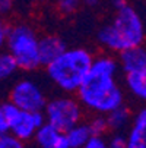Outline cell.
Segmentation results:
<instances>
[{
	"instance_id": "5",
	"label": "cell",
	"mask_w": 146,
	"mask_h": 148,
	"mask_svg": "<svg viewBox=\"0 0 146 148\" xmlns=\"http://www.w3.org/2000/svg\"><path fill=\"white\" fill-rule=\"evenodd\" d=\"M43 114L47 123L65 132L82 120L83 107L72 94H65L47 100Z\"/></svg>"
},
{
	"instance_id": "19",
	"label": "cell",
	"mask_w": 146,
	"mask_h": 148,
	"mask_svg": "<svg viewBox=\"0 0 146 148\" xmlns=\"http://www.w3.org/2000/svg\"><path fill=\"white\" fill-rule=\"evenodd\" d=\"M0 148H28V147L25 141H20L12 134H2L0 135Z\"/></svg>"
},
{
	"instance_id": "17",
	"label": "cell",
	"mask_w": 146,
	"mask_h": 148,
	"mask_svg": "<svg viewBox=\"0 0 146 148\" xmlns=\"http://www.w3.org/2000/svg\"><path fill=\"white\" fill-rule=\"evenodd\" d=\"M86 123L89 126L92 135H105L108 132V125H107L105 114H94V117L91 120H88Z\"/></svg>"
},
{
	"instance_id": "9",
	"label": "cell",
	"mask_w": 146,
	"mask_h": 148,
	"mask_svg": "<svg viewBox=\"0 0 146 148\" xmlns=\"http://www.w3.org/2000/svg\"><path fill=\"white\" fill-rule=\"evenodd\" d=\"M118 66L123 73L132 71H146V50L143 46L129 47L120 51L118 54Z\"/></svg>"
},
{
	"instance_id": "21",
	"label": "cell",
	"mask_w": 146,
	"mask_h": 148,
	"mask_svg": "<svg viewBox=\"0 0 146 148\" xmlns=\"http://www.w3.org/2000/svg\"><path fill=\"white\" fill-rule=\"evenodd\" d=\"M82 148H108L104 135H92Z\"/></svg>"
},
{
	"instance_id": "20",
	"label": "cell",
	"mask_w": 146,
	"mask_h": 148,
	"mask_svg": "<svg viewBox=\"0 0 146 148\" xmlns=\"http://www.w3.org/2000/svg\"><path fill=\"white\" fill-rule=\"evenodd\" d=\"M108 148H126V134L124 132H113L110 138H105Z\"/></svg>"
},
{
	"instance_id": "4",
	"label": "cell",
	"mask_w": 146,
	"mask_h": 148,
	"mask_svg": "<svg viewBox=\"0 0 146 148\" xmlns=\"http://www.w3.org/2000/svg\"><path fill=\"white\" fill-rule=\"evenodd\" d=\"M38 32L26 22H16L9 25L5 47L16 60L19 69L32 72L41 68L38 57Z\"/></svg>"
},
{
	"instance_id": "8",
	"label": "cell",
	"mask_w": 146,
	"mask_h": 148,
	"mask_svg": "<svg viewBox=\"0 0 146 148\" xmlns=\"http://www.w3.org/2000/svg\"><path fill=\"white\" fill-rule=\"evenodd\" d=\"M34 141L38 148H69L67 141L65 138V132L54 128L47 122H44L38 128Z\"/></svg>"
},
{
	"instance_id": "11",
	"label": "cell",
	"mask_w": 146,
	"mask_h": 148,
	"mask_svg": "<svg viewBox=\"0 0 146 148\" xmlns=\"http://www.w3.org/2000/svg\"><path fill=\"white\" fill-rule=\"evenodd\" d=\"M66 43L63 38H60L58 35H43L38 40V57L41 66H47L50 62H53L61 51L66 49Z\"/></svg>"
},
{
	"instance_id": "22",
	"label": "cell",
	"mask_w": 146,
	"mask_h": 148,
	"mask_svg": "<svg viewBox=\"0 0 146 148\" xmlns=\"http://www.w3.org/2000/svg\"><path fill=\"white\" fill-rule=\"evenodd\" d=\"M16 8V0H0V15L7 16L10 15Z\"/></svg>"
},
{
	"instance_id": "18",
	"label": "cell",
	"mask_w": 146,
	"mask_h": 148,
	"mask_svg": "<svg viewBox=\"0 0 146 148\" xmlns=\"http://www.w3.org/2000/svg\"><path fill=\"white\" fill-rule=\"evenodd\" d=\"M80 0H56V8L57 10L65 15V16H70L73 13H76L80 9Z\"/></svg>"
},
{
	"instance_id": "24",
	"label": "cell",
	"mask_w": 146,
	"mask_h": 148,
	"mask_svg": "<svg viewBox=\"0 0 146 148\" xmlns=\"http://www.w3.org/2000/svg\"><path fill=\"white\" fill-rule=\"evenodd\" d=\"M101 0H80V5L85 8H96Z\"/></svg>"
},
{
	"instance_id": "14",
	"label": "cell",
	"mask_w": 146,
	"mask_h": 148,
	"mask_svg": "<svg viewBox=\"0 0 146 148\" xmlns=\"http://www.w3.org/2000/svg\"><path fill=\"white\" fill-rule=\"evenodd\" d=\"M91 136H92V132L89 129L88 123L82 120L73 125L67 131H65V138L67 141L69 148H82Z\"/></svg>"
},
{
	"instance_id": "23",
	"label": "cell",
	"mask_w": 146,
	"mask_h": 148,
	"mask_svg": "<svg viewBox=\"0 0 146 148\" xmlns=\"http://www.w3.org/2000/svg\"><path fill=\"white\" fill-rule=\"evenodd\" d=\"M7 22H6V19L5 16L0 15V50H3L5 49V44H6V35H7Z\"/></svg>"
},
{
	"instance_id": "12",
	"label": "cell",
	"mask_w": 146,
	"mask_h": 148,
	"mask_svg": "<svg viewBox=\"0 0 146 148\" xmlns=\"http://www.w3.org/2000/svg\"><path fill=\"white\" fill-rule=\"evenodd\" d=\"M132 112L127 106H118L114 110H111L110 113L105 114V119H107V125H108V131L111 132H124L129 125L132 122Z\"/></svg>"
},
{
	"instance_id": "6",
	"label": "cell",
	"mask_w": 146,
	"mask_h": 148,
	"mask_svg": "<svg viewBox=\"0 0 146 148\" xmlns=\"http://www.w3.org/2000/svg\"><path fill=\"white\" fill-rule=\"evenodd\" d=\"M9 101L18 109L26 112H43L47 97L41 85L29 78H22L13 84L9 92Z\"/></svg>"
},
{
	"instance_id": "3",
	"label": "cell",
	"mask_w": 146,
	"mask_h": 148,
	"mask_svg": "<svg viewBox=\"0 0 146 148\" xmlns=\"http://www.w3.org/2000/svg\"><path fill=\"white\" fill-rule=\"evenodd\" d=\"M94 53L85 47H66L45 68L48 79L65 94H75L89 72Z\"/></svg>"
},
{
	"instance_id": "16",
	"label": "cell",
	"mask_w": 146,
	"mask_h": 148,
	"mask_svg": "<svg viewBox=\"0 0 146 148\" xmlns=\"http://www.w3.org/2000/svg\"><path fill=\"white\" fill-rule=\"evenodd\" d=\"M15 109H16V106L12 104L10 101H6V103L0 104V135L9 134L10 120H12Z\"/></svg>"
},
{
	"instance_id": "13",
	"label": "cell",
	"mask_w": 146,
	"mask_h": 148,
	"mask_svg": "<svg viewBox=\"0 0 146 148\" xmlns=\"http://www.w3.org/2000/svg\"><path fill=\"white\" fill-rule=\"evenodd\" d=\"M124 85L139 101L146 98V71H132L124 73Z\"/></svg>"
},
{
	"instance_id": "25",
	"label": "cell",
	"mask_w": 146,
	"mask_h": 148,
	"mask_svg": "<svg viewBox=\"0 0 146 148\" xmlns=\"http://www.w3.org/2000/svg\"><path fill=\"white\" fill-rule=\"evenodd\" d=\"M32 3H41V2H44V0H31Z\"/></svg>"
},
{
	"instance_id": "10",
	"label": "cell",
	"mask_w": 146,
	"mask_h": 148,
	"mask_svg": "<svg viewBox=\"0 0 146 148\" xmlns=\"http://www.w3.org/2000/svg\"><path fill=\"white\" fill-rule=\"evenodd\" d=\"M126 134V148H146V110L140 109L129 125Z\"/></svg>"
},
{
	"instance_id": "1",
	"label": "cell",
	"mask_w": 146,
	"mask_h": 148,
	"mask_svg": "<svg viewBox=\"0 0 146 148\" xmlns=\"http://www.w3.org/2000/svg\"><path fill=\"white\" fill-rule=\"evenodd\" d=\"M118 72V62L111 53L94 56L88 75L75 92L82 107L94 114H107L124 104Z\"/></svg>"
},
{
	"instance_id": "15",
	"label": "cell",
	"mask_w": 146,
	"mask_h": 148,
	"mask_svg": "<svg viewBox=\"0 0 146 148\" xmlns=\"http://www.w3.org/2000/svg\"><path fill=\"white\" fill-rule=\"evenodd\" d=\"M19 71L18 63L7 50H0V81L10 79Z\"/></svg>"
},
{
	"instance_id": "7",
	"label": "cell",
	"mask_w": 146,
	"mask_h": 148,
	"mask_svg": "<svg viewBox=\"0 0 146 148\" xmlns=\"http://www.w3.org/2000/svg\"><path fill=\"white\" fill-rule=\"evenodd\" d=\"M44 122L45 120H44L43 112H26L16 107L10 120L9 134L19 138L20 141L28 142L34 139L35 132Z\"/></svg>"
},
{
	"instance_id": "2",
	"label": "cell",
	"mask_w": 146,
	"mask_h": 148,
	"mask_svg": "<svg viewBox=\"0 0 146 148\" xmlns=\"http://www.w3.org/2000/svg\"><path fill=\"white\" fill-rule=\"evenodd\" d=\"M115 6L111 22L99 28L98 44L107 53H115L134 46H143L145 22L140 13L126 0H113Z\"/></svg>"
}]
</instances>
